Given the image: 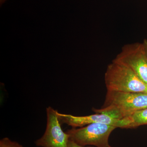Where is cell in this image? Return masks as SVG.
<instances>
[{
	"label": "cell",
	"instance_id": "1",
	"mask_svg": "<svg viewBox=\"0 0 147 147\" xmlns=\"http://www.w3.org/2000/svg\"><path fill=\"white\" fill-rule=\"evenodd\" d=\"M147 108V93L107 91L104 104L100 109H93L98 114L108 115L119 120L138 110Z\"/></svg>",
	"mask_w": 147,
	"mask_h": 147
},
{
	"label": "cell",
	"instance_id": "2",
	"mask_svg": "<svg viewBox=\"0 0 147 147\" xmlns=\"http://www.w3.org/2000/svg\"><path fill=\"white\" fill-rule=\"evenodd\" d=\"M107 91L128 92H147V84L126 66L113 60L105 74Z\"/></svg>",
	"mask_w": 147,
	"mask_h": 147
},
{
	"label": "cell",
	"instance_id": "3",
	"mask_svg": "<svg viewBox=\"0 0 147 147\" xmlns=\"http://www.w3.org/2000/svg\"><path fill=\"white\" fill-rule=\"evenodd\" d=\"M116 128L111 125L94 123L79 128H72L66 132L69 135V139L81 146L105 147L109 144L110 134Z\"/></svg>",
	"mask_w": 147,
	"mask_h": 147
},
{
	"label": "cell",
	"instance_id": "4",
	"mask_svg": "<svg viewBox=\"0 0 147 147\" xmlns=\"http://www.w3.org/2000/svg\"><path fill=\"white\" fill-rule=\"evenodd\" d=\"M114 60L130 68L147 84V57L143 43L124 45Z\"/></svg>",
	"mask_w": 147,
	"mask_h": 147
},
{
	"label": "cell",
	"instance_id": "5",
	"mask_svg": "<svg viewBox=\"0 0 147 147\" xmlns=\"http://www.w3.org/2000/svg\"><path fill=\"white\" fill-rule=\"evenodd\" d=\"M58 111L51 107L46 108L47 125L45 133L35 142L38 147H67L69 135L63 130Z\"/></svg>",
	"mask_w": 147,
	"mask_h": 147
},
{
	"label": "cell",
	"instance_id": "6",
	"mask_svg": "<svg viewBox=\"0 0 147 147\" xmlns=\"http://www.w3.org/2000/svg\"><path fill=\"white\" fill-rule=\"evenodd\" d=\"M57 115L61 124H66L72 128L83 127L94 123H104L115 126L118 120L108 115L98 113L88 116H75L58 112Z\"/></svg>",
	"mask_w": 147,
	"mask_h": 147
},
{
	"label": "cell",
	"instance_id": "7",
	"mask_svg": "<svg viewBox=\"0 0 147 147\" xmlns=\"http://www.w3.org/2000/svg\"><path fill=\"white\" fill-rule=\"evenodd\" d=\"M147 124V108L138 110L130 115L118 120L115 125L117 127L134 128Z\"/></svg>",
	"mask_w": 147,
	"mask_h": 147
},
{
	"label": "cell",
	"instance_id": "8",
	"mask_svg": "<svg viewBox=\"0 0 147 147\" xmlns=\"http://www.w3.org/2000/svg\"><path fill=\"white\" fill-rule=\"evenodd\" d=\"M0 147H24L16 142L11 141L7 137L3 138L0 141Z\"/></svg>",
	"mask_w": 147,
	"mask_h": 147
},
{
	"label": "cell",
	"instance_id": "9",
	"mask_svg": "<svg viewBox=\"0 0 147 147\" xmlns=\"http://www.w3.org/2000/svg\"><path fill=\"white\" fill-rule=\"evenodd\" d=\"M67 147H84V146H81L76 144L74 142H73L72 140L69 139L68 143V146Z\"/></svg>",
	"mask_w": 147,
	"mask_h": 147
},
{
	"label": "cell",
	"instance_id": "10",
	"mask_svg": "<svg viewBox=\"0 0 147 147\" xmlns=\"http://www.w3.org/2000/svg\"><path fill=\"white\" fill-rule=\"evenodd\" d=\"M143 43L144 45V47L145 52H146V55L147 57V40L145 39Z\"/></svg>",
	"mask_w": 147,
	"mask_h": 147
},
{
	"label": "cell",
	"instance_id": "11",
	"mask_svg": "<svg viewBox=\"0 0 147 147\" xmlns=\"http://www.w3.org/2000/svg\"><path fill=\"white\" fill-rule=\"evenodd\" d=\"M6 0H0V2H1V4H3V3L5 2Z\"/></svg>",
	"mask_w": 147,
	"mask_h": 147
},
{
	"label": "cell",
	"instance_id": "12",
	"mask_svg": "<svg viewBox=\"0 0 147 147\" xmlns=\"http://www.w3.org/2000/svg\"><path fill=\"white\" fill-rule=\"evenodd\" d=\"M111 147V146H110V145H109V144H108V145H107V146H106V147Z\"/></svg>",
	"mask_w": 147,
	"mask_h": 147
},
{
	"label": "cell",
	"instance_id": "13",
	"mask_svg": "<svg viewBox=\"0 0 147 147\" xmlns=\"http://www.w3.org/2000/svg\"></svg>",
	"mask_w": 147,
	"mask_h": 147
}]
</instances>
